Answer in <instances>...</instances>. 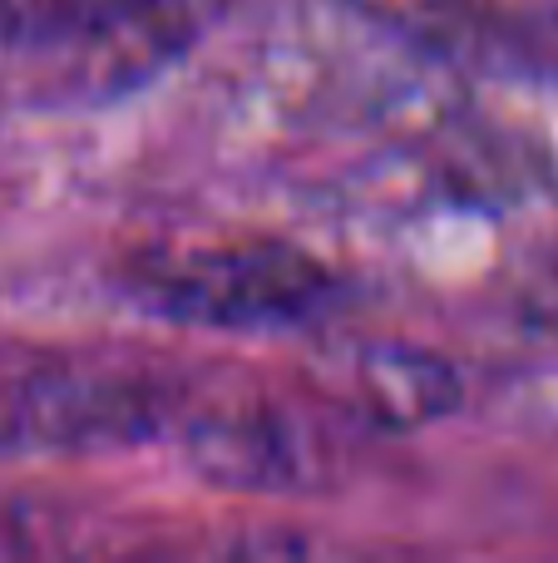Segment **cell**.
<instances>
[{
  "label": "cell",
  "mask_w": 558,
  "mask_h": 563,
  "mask_svg": "<svg viewBox=\"0 0 558 563\" xmlns=\"http://www.w3.org/2000/svg\"><path fill=\"white\" fill-rule=\"evenodd\" d=\"M129 297L168 321L267 331L312 321L332 301V277L287 243H237L148 257L129 273Z\"/></svg>",
  "instance_id": "1"
},
{
  "label": "cell",
  "mask_w": 558,
  "mask_h": 563,
  "mask_svg": "<svg viewBox=\"0 0 558 563\" xmlns=\"http://www.w3.org/2000/svg\"><path fill=\"white\" fill-rule=\"evenodd\" d=\"M168 396L104 366H40L0 380V455L119 450L164 426Z\"/></svg>",
  "instance_id": "2"
},
{
  "label": "cell",
  "mask_w": 558,
  "mask_h": 563,
  "mask_svg": "<svg viewBox=\"0 0 558 563\" xmlns=\"http://www.w3.org/2000/svg\"><path fill=\"white\" fill-rule=\"evenodd\" d=\"M351 376L361 410L376 416L381 426H415V420H431L435 410H445L455 400V380L445 371V361L415 356L405 346L361 351Z\"/></svg>",
  "instance_id": "3"
},
{
  "label": "cell",
  "mask_w": 558,
  "mask_h": 563,
  "mask_svg": "<svg viewBox=\"0 0 558 563\" xmlns=\"http://www.w3.org/2000/svg\"><path fill=\"white\" fill-rule=\"evenodd\" d=\"M198 465L217 479H243V485H277L297 475V445L282 426L267 416H243L227 426L198 430L193 445Z\"/></svg>",
  "instance_id": "4"
}]
</instances>
